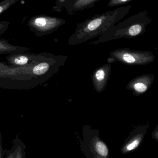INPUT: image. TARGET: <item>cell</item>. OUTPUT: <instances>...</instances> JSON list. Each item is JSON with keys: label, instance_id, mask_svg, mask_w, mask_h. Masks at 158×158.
Masks as SVG:
<instances>
[{"label": "cell", "instance_id": "6da1fadb", "mask_svg": "<svg viewBox=\"0 0 158 158\" xmlns=\"http://www.w3.org/2000/svg\"><path fill=\"white\" fill-rule=\"evenodd\" d=\"M66 59L65 56L46 52L31 65L0 70V89L28 90L42 85L58 72Z\"/></svg>", "mask_w": 158, "mask_h": 158}, {"label": "cell", "instance_id": "7a4b0ae2", "mask_svg": "<svg viewBox=\"0 0 158 158\" xmlns=\"http://www.w3.org/2000/svg\"><path fill=\"white\" fill-rule=\"evenodd\" d=\"M131 6H121L97 14L77 25L74 33L69 39L70 45L79 44L100 37L127 15Z\"/></svg>", "mask_w": 158, "mask_h": 158}, {"label": "cell", "instance_id": "3957f363", "mask_svg": "<svg viewBox=\"0 0 158 158\" xmlns=\"http://www.w3.org/2000/svg\"><path fill=\"white\" fill-rule=\"evenodd\" d=\"M152 20L146 10L137 13L117 25H115L108 31L99 37L93 44L105 42L121 38H135L143 35L145 32L146 27Z\"/></svg>", "mask_w": 158, "mask_h": 158}, {"label": "cell", "instance_id": "277c9868", "mask_svg": "<svg viewBox=\"0 0 158 158\" xmlns=\"http://www.w3.org/2000/svg\"><path fill=\"white\" fill-rule=\"evenodd\" d=\"M66 22V20L61 18L40 15L32 17L27 25L30 31L36 36L41 37L56 31Z\"/></svg>", "mask_w": 158, "mask_h": 158}, {"label": "cell", "instance_id": "5b68a950", "mask_svg": "<svg viewBox=\"0 0 158 158\" xmlns=\"http://www.w3.org/2000/svg\"><path fill=\"white\" fill-rule=\"evenodd\" d=\"M109 58L112 59V63L115 60L126 65H138L152 63L155 59V56L150 52H141L124 48L112 52Z\"/></svg>", "mask_w": 158, "mask_h": 158}, {"label": "cell", "instance_id": "8992f818", "mask_svg": "<svg viewBox=\"0 0 158 158\" xmlns=\"http://www.w3.org/2000/svg\"><path fill=\"white\" fill-rule=\"evenodd\" d=\"M46 52L33 53L28 52L9 54L6 56L7 64L12 67L28 66L42 58Z\"/></svg>", "mask_w": 158, "mask_h": 158}, {"label": "cell", "instance_id": "52a82bcc", "mask_svg": "<svg viewBox=\"0 0 158 158\" xmlns=\"http://www.w3.org/2000/svg\"><path fill=\"white\" fill-rule=\"evenodd\" d=\"M110 64H106L95 70L92 76V81L97 93L104 91L107 84L111 73Z\"/></svg>", "mask_w": 158, "mask_h": 158}, {"label": "cell", "instance_id": "ba28073f", "mask_svg": "<svg viewBox=\"0 0 158 158\" xmlns=\"http://www.w3.org/2000/svg\"><path fill=\"white\" fill-rule=\"evenodd\" d=\"M154 81L152 75H143L132 80L127 86L134 95H140L144 94L151 86Z\"/></svg>", "mask_w": 158, "mask_h": 158}, {"label": "cell", "instance_id": "9c48e42d", "mask_svg": "<svg viewBox=\"0 0 158 158\" xmlns=\"http://www.w3.org/2000/svg\"><path fill=\"white\" fill-rule=\"evenodd\" d=\"M31 50L30 48L25 46L12 45L7 40L0 39V55L13 54L29 52Z\"/></svg>", "mask_w": 158, "mask_h": 158}, {"label": "cell", "instance_id": "30bf717a", "mask_svg": "<svg viewBox=\"0 0 158 158\" xmlns=\"http://www.w3.org/2000/svg\"><path fill=\"white\" fill-rule=\"evenodd\" d=\"M75 0H56L55 4L53 7V10L60 13L63 8H65L67 13L69 15H73L72 8Z\"/></svg>", "mask_w": 158, "mask_h": 158}, {"label": "cell", "instance_id": "8fae6325", "mask_svg": "<svg viewBox=\"0 0 158 158\" xmlns=\"http://www.w3.org/2000/svg\"><path fill=\"white\" fill-rule=\"evenodd\" d=\"M100 0H75L73 3L72 13L74 14L79 11L94 7Z\"/></svg>", "mask_w": 158, "mask_h": 158}, {"label": "cell", "instance_id": "7c38bea8", "mask_svg": "<svg viewBox=\"0 0 158 158\" xmlns=\"http://www.w3.org/2000/svg\"><path fill=\"white\" fill-rule=\"evenodd\" d=\"M17 142L15 158H28L26 157V147L22 140L17 135L16 136Z\"/></svg>", "mask_w": 158, "mask_h": 158}, {"label": "cell", "instance_id": "4fadbf2b", "mask_svg": "<svg viewBox=\"0 0 158 158\" xmlns=\"http://www.w3.org/2000/svg\"><path fill=\"white\" fill-rule=\"evenodd\" d=\"M12 143L11 149L9 150L5 149L4 158H15L17 146V142L16 137L13 139Z\"/></svg>", "mask_w": 158, "mask_h": 158}, {"label": "cell", "instance_id": "5bb4252c", "mask_svg": "<svg viewBox=\"0 0 158 158\" xmlns=\"http://www.w3.org/2000/svg\"><path fill=\"white\" fill-rule=\"evenodd\" d=\"M19 0H2L0 2V15L8 10Z\"/></svg>", "mask_w": 158, "mask_h": 158}, {"label": "cell", "instance_id": "9a60e30c", "mask_svg": "<svg viewBox=\"0 0 158 158\" xmlns=\"http://www.w3.org/2000/svg\"><path fill=\"white\" fill-rule=\"evenodd\" d=\"M96 149L99 155L104 156H106L108 153V150L106 146L102 142H98L96 143Z\"/></svg>", "mask_w": 158, "mask_h": 158}, {"label": "cell", "instance_id": "2e32d148", "mask_svg": "<svg viewBox=\"0 0 158 158\" xmlns=\"http://www.w3.org/2000/svg\"><path fill=\"white\" fill-rule=\"evenodd\" d=\"M133 0H109L107 4L108 7H113L126 4Z\"/></svg>", "mask_w": 158, "mask_h": 158}, {"label": "cell", "instance_id": "e0dca14e", "mask_svg": "<svg viewBox=\"0 0 158 158\" xmlns=\"http://www.w3.org/2000/svg\"><path fill=\"white\" fill-rule=\"evenodd\" d=\"M10 22L6 21H0V36L3 34L8 29Z\"/></svg>", "mask_w": 158, "mask_h": 158}, {"label": "cell", "instance_id": "ac0fdd59", "mask_svg": "<svg viewBox=\"0 0 158 158\" xmlns=\"http://www.w3.org/2000/svg\"><path fill=\"white\" fill-rule=\"evenodd\" d=\"M5 149H3L2 147V133L0 131V158H4Z\"/></svg>", "mask_w": 158, "mask_h": 158}, {"label": "cell", "instance_id": "d6986e66", "mask_svg": "<svg viewBox=\"0 0 158 158\" xmlns=\"http://www.w3.org/2000/svg\"><path fill=\"white\" fill-rule=\"evenodd\" d=\"M138 144H139V141L138 140H135L127 147V149L129 150H133L138 146Z\"/></svg>", "mask_w": 158, "mask_h": 158}, {"label": "cell", "instance_id": "ffe728a7", "mask_svg": "<svg viewBox=\"0 0 158 158\" xmlns=\"http://www.w3.org/2000/svg\"><path fill=\"white\" fill-rule=\"evenodd\" d=\"M1 58L0 57V60ZM10 68V66L5 62H2L0 61V70H7Z\"/></svg>", "mask_w": 158, "mask_h": 158}]
</instances>
